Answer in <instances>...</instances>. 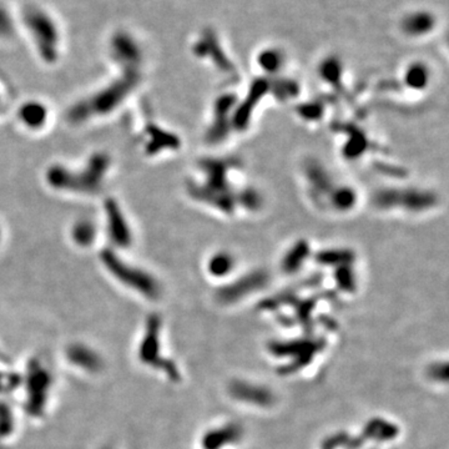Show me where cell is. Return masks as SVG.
I'll return each instance as SVG.
<instances>
[{
  "instance_id": "obj_1",
  "label": "cell",
  "mask_w": 449,
  "mask_h": 449,
  "mask_svg": "<svg viewBox=\"0 0 449 449\" xmlns=\"http://www.w3.org/2000/svg\"><path fill=\"white\" fill-rule=\"evenodd\" d=\"M24 23L40 56L48 63L58 59L59 29L51 15L39 6H30L25 10Z\"/></svg>"
},
{
  "instance_id": "obj_2",
  "label": "cell",
  "mask_w": 449,
  "mask_h": 449,
  "mask_svg": "<svg viewBox=\"0 0 449 449\" xmlns=\"http://www.w3.org/2000/svg\"><path fill=\"white\" fill-rule=\"evenodd\" d=\"M138 79L136 71H125L121 79L116 80L113 84L95 94L89 101L78 105L71 113L73 118L76 121H84L89 116L109 113L131 91Z\"/></svg>"
},
{
  "instance_id": "obj_3",
  "label": "cell",
  "mask_w": 449,
  "mask_h": 449,
  "mask_svg": "<svg viewBox=\"0 0 449 449\" xmlns=\"http://www.w3.org/2000/svg\"><path fill=\"white\" fill-rule=\"evenodd\" d=\"M138 355L143 365L161 370L173 382L181 380L178 365L173 360L165 358L161 353V320L156 315L148 317L146 321L143 340L138 345Z\"/></svg>"
},
{
  "instance_id": "obj_4",
  "label": "cell",
  "mask_w": 449,
  "mask_h": 449,
  "mask_svg": "<svg viewBox=\"0 0 449 449\" xmlns=\"http://www.w3.org/2000/svg\"><path fill=\"white\" fill-rule=\"evenodd\" d=\"M53 377L39 360H29L25 375V410L33 417H40L48 405Z\"/></svg>"
},
{
  "instance_id": "obj_5",
  "label": "cell",
  "mask_w": 449,
  "mask_h": 449,
  "mask_svg": "<svg viewBox=\"0 0 449 449\" xmlns=\"http://www.w3.org/2000/svg\"><path fill=\"white\" fill-rule=\"evenodd\" d=\"M103 262L105 267L111 272V275L125 286L133 288V291L138 292L148 298H158L160 286L151 275L118 260L111 252L105 253Z\"/></svg>"
},
{
  "instance_id": "obj_6",
  "label": "cell",
  "mask_w": 449,
  "mask_h": 449,
  "mask_svg": "<svg viewBox=\"0 0 449 449\" xmlns=\"http://www.w3.org/2000/svg\"><path fill=\"white\" fill-rule=\"evenodd\" d=\"M110 50L113 60L121 65L125 71H138L141 61V51L138 40L133 35L118 31L111 39Z\"/></svg>"
},
{
  "instance_id": "obj_7",
  "label": "cell",
  "mask_w": 449,
  "mask_h": 449,
  "mask_svg": "<svg viewBox=\"0 0 449 449\" xmlns=\"http://www.w3.org/2000/svg\"><path fill=\"white\" fill-rule=\"evenodd\" d=\"M230 395L232 398L240 400L246 405L256 407H270L275 402V395L267 387L255 385L245 380H235L230 385Z\"/></svg>"
},
{
  "instance_id": "obj_8",
  "label": "cell",
  "mask_w": 449,
  "mask_h": 449,
  "mask_svg": "<svg viewBox=\"0 0 449 449\" xmlns=\"http://www.w3.org/2000/svg\"><path fill=\"white\" fill-rule=\"evenodd\" d=\"M65 357L71 365L88 373H99L104 367V360L96 350L84 343L75 342L66 347Z\"/></svg>"
},
{
  "instance_id": "obj_9",
  "label": "cell",
  "mask_w": 449,
  "mask_h": 449,
  "mask_svg": "<svg viewBox=\"0 0 449 449\" xmlns=\"http://www.w3.org/2000/svg\"><path fill=\"white\" fill-rule=\"evenodd\" d=\"M242 438V428L236 423H228L206 432L203 437V449H223L238 443Z\"/></svg>"
},
{
  "instance_id": "obj_10",
  "label": "cell",
  "mask_w": 449,
  "mask_h": 449,
  "mask_svg": "<svg viewBox=\"0 0 449 449\" xmlns=\"http://www.w3.org/2000/svg\"><path fill=\"white\" fill-rule=\"evenodd\" d=\"M435 25L433 15L427 11H417L413 14H408L403 19V30L407 34L418 36L430 31Z\"/></svg>"
},
{
  "instance_id": "obj_11",
  "label": "cell",
  "mask_w": 449,
  "mask_h": 449,
  "mask_svg": "<svg viewBox=\"0 0 449 449\" xmlns=\"http://www.w3.org/2000/svg\"><path fill=\"white\" fill-rule=\"evenodd\" d=\"M108 221H109V231L113 241L118 245H125L128 242V230L126 221L121 213L113 205L108 206Z\"/></svg>"
},
{
  "instance_id": "obj_12",
  "label": "cell",
  "mask_w": 449,
  "mask_h": 449,
  "mask_svg": "<svg viewBox=\"0 0 449 449\" xmlns=\"http://www.w3.org/2000/svg\"><path fill=\"white\" fill-rule=\"evenodd\" d=\"M21 118L28 126H39L44 123L45 109L41 105L28 104L21 111Z\"/></svg>"
},
{
  "instance_id": "obj_13",
  "label": "cell",
  "mask_w": 449,
  "mask_h": 449,
  "mask_svg": "<svg viewBox=\"0 0 449 449\" xmlns=\"http://www.w3.org/2000/svg\"><path fill=\"white\" fill-rule=\"evenodd\" d=\"M14 430V420L9 407L5 403H0V438L11 435Z\"/></svg>"
},
{
  "instance_id": "obj_14",
  "label": "cell",
  "mask_w": 449,
  "mask_h": 449,
  "mask_svg": "<svg viewBox=\"0 0 449 449\" xmlns=\"http://www.w3.org/2000/svg\"><path fill=\"white\" fill-rule=\"evenodd\" d=\"M14 31V24L13 19L8 9L4 5L0 4V36L1 38H9Z\"/></svg>"
},
{
  "instance_id": "obj_15",
  "label": "cell",
  "mask_w": 449,
  "mask_h": 449,
  "mask_svg": "<svg viewBox=\"0 0 449 449\" xmlns=\"http://www.w3.org/2000/svg\"><path fill=\"white\" fill-rule=\"evenodd\" d=\"M427 79V71L422 65H415L407 71V80L413 86H422Z\"/></svg>"
},
{
  "instance_id": "obj_16",
  "label": "cell",
  "mask_w": 449,
  "mask_h": 449,
  "mask_svg": "<svg viewBox=\"0 0 449 449\" xmlns=\"http://www.w3.org/2000/svg\"><path fill=\"white\" fill-rule=\"evenodd\" d=\"M281 55L278 54L277 51H266L261 55L260 58V64L267 70H275L281 65Z\"/></svg>"
},
{
  "instance_id": "obj_17",
  "label": "cell",
  "mask_w": 449,
  "mask_h": 449,
  "mask_svg": "<svg viewBox=\"0 0 449 449\" xmlns=\"http://www.w3.org/2000/svg\"><path fill=\"white\" fill-rule=\"evenodd\" d=\"M210 268H211V272H213V275L223 276L228 271V268H231V260L228 261V257L220 255V256L215 257L213 261H211Z\"/></svg>"
},
{
  "instance_id": "obj_18",
  "label": "cell",
  "mask_w": 449,
  "mask_h": 449,
  "mask_svg": "<svg viewBox=\"0 0 449 449\" xmlns=\"http://www.w3.org/2000/svg\"><path fill=\"white\" fill-rule=\"evenodd\" d=\"M19 377L10 373H0V392H8L19 385Z\"/></svg>"
},
{
  "instance_id": "obj_19",
  "label": "cell",
  "mask_w": 449,
  "mask_h": 449,
  "mask_svg": "<svg viewBox=\"0 0 449 449\" xmlns=\"http://www.w3.org/2000/svg\"><path fill=\"white\" fill-rule=\"evenodd\" d=\"M430 378L435 380H447V365L445 363H435L430 365Z\"/></svg>"
},
{
  "instance_id": "obj_20",
  "label": "cell",
  "mask_w": 449,
  "mask_h": 449,
  "mask_svg": "<svg viewBox=\"0 0 449 449\" xmlns=\"http://www.w3.org/2000/svg\"><path fill=\"white\" fill-rule=\"evenodd\" d=\"M0 449H6L4 445H3V443H1V440H0Z\"/></svg>"
},
{
  "instance_id": "obj_21",
  "label": "cell",
  "mask_w": 449,
  "mask_h": 449,
  "mask_svg": "<svg viewBox=\"0 0 449 449\" xmlns=\"http://www.w3.org/2000/svg\"><path fill=\"white\" fill-rule=\"evenodd\" d=\"M1 358H3V357H1V355H0V360H1Z\"/></svg>"
},
{
  "instance_id": "obj_22",
  "label": "cell",
  "mask_w": 449,
  "mask_h": 449,
  "mask_svg": "<svg viewBox=\"0 0 449 449\" xmlns=\"http://www.w3.org/2000/svg\"><path fill=\"white\" fill-rule=\"evenodd\" d=\"M103 449H111V448H103Z\"/></svg>"
}]
</instances>
